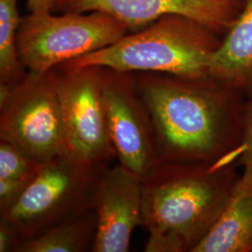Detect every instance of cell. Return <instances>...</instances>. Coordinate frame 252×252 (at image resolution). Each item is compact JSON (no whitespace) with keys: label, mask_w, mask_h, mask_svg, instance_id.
<instances>
[{"label":"cell","mask_w":252,"mask_h":252,"mask_svg":"<svg viewBox=\"0 0 252 252\" xmlns=\"http://www.w3.org/2000/svg\"><path fill=\"white\" fill-rule=\"evenodd\" d=\"M63 0H27L30 13H49L60 9Z\"/></svg>","instance_id":"obj_19"},{"label":"cell","mask_w":252,"mask_h":252,"mask_svg":"<svg viewBox=\"0 0 252 252\" xmlns=\"http://www.w3.org/2000/svg\"><path fill=\"white\" fill-rule=\"evenodd\" d=\"M35 178L0 180V214L13 207Z\"/></svg>","instance_id":"obj_17"},{"label":"cell","mask_w":252,"mask_h":252,"mask_svg":"<svg viewBox=\"0 0 252 252\" xmlns=\"http://www.w3.org/2000/svg\"><path fill=\"white\" fill-rule=\"evenodd\" d=\"M128 32L123 23L101 11L29 13L19 27V56L27 71L48 72L115 43Z\"/></svg>","instance_id":"obj_4"},{"label":"cell","mask_w":252,"mask_h":252,"mask_svg":"<svg viewBox=\"0 0 252 252\" xmlns=\"http://www.w3.org/2000/svg\"><path fill=\"white\" fill-rule=\"evenodd\" d=\"M103 99L108 133L119 163L144 180L162 160L134 73L104 67Z\"/></svg>","instance_id":"obj_8"},{"label":"cell","mask_w":252,"mask_h":252,"mask_svg":"<svg viewBox=\"0 0 252 252\" xmlns=\"http://www.w3.org/2000/svg\"><path fill=\"white\" fill-rule=\"evenodd\" d=\"M52 71L67 152L86 163L108 165L116 153L103 99L104 67H73L62 63Z\"/></svg>","instance_id":"obj_7"},{"label":"cell","mask_w":252,"mask_h":252,"mask_svg":"<svg viewBox=\"0 0 252 252\" xmlns=\"http://www.w3.org/2000/svg\"><path fill=\"white\" fill-rule=\"evenodd\" d=\"M236 161L162 162L142 180L147 252H193L224 210L239 178Z\"/></svg>","instance_id":"obj_2"},{"label":"cell","mask_w":252,"mask_h":252,"mask_svg":"<svg viewBox=\"0 0 252 252\" xmlns=\"http://www.w3.org/2000/svg\"><path fill=\"white\" fill-rule=\"evenodd\" d=\"M42 164L16 146L0 140V180L35 178Z\"/></svg>","instance_id":"obj_15"},{"label":"cell","mask_w":252,"mask_h":252,"mask_svg":"<svg viewBox=\"0 0 252 252\" xmlns=\"http://www.w3.org/2000/svg\"><path fill=\"white\" fill-rule=\"evenodd\" d=\"M133 73L162 162L238 163L246 94L210 77Z\"/></svg>","instance_id":"obj_1"},{"label":"cell","mask_w":252,"mask_h":252,"mask_svg":"<svg viewBox=\"0 0 252 252\" xmlns=\"http://www.w3.org/2000/svg\"><path fill=\"white\" fill-rule=\"evenodd\" d=\"M18 0H0V84L15 87L27 77L17 48V35L22 18Z\"/></svg>","instance_id":"obj_14"},{"label":"cell","mask_w":252,"mask_h":252,"mask_svg":"<svg viewBox=\"0 0 252 252\" xmlns=\"http://www.w3.org/2000/svg\"><path fill=\"white\" fill-rule=\"evenodd\" d=\"M247 0H63L64 12L101 11L135 32L165 15L193 19L224 36L234 26Z\"/></svg>","instance_id":"obj_9"},{"label":"cell","mask_w":252,"mask_h":252,"mask_svg":"<svg viewBox=\"0 0 252 252\" xmlns=\"http://www.w3.org/2000/svg\"><path fill=\"white\" fill-rule=\"evenodd\" d=\"M209 77L248 95L252 92V0L223 36Z\"/></svg>","instance_id":"obj_12"},{"label":"cell","mask_w":252,"mask_h":252,"mask_svg":"<svg viewBox=\"0 0 252 252\" xmlns=\"http://www.w3.org/2000/svg\"><path fill=\"white\" fill-rule=\"evenodd\" d=\"M92 204L97 216L94 252H127L142 226V180L122 164L105 167L95 181Z\"/></svg>","instance_id":"obj_10"},{"label":"cell","mask_w":252,"mask_h":252,"mask_svg":"<svg viewBox=\"0 0 252 252\" xmlns=\"http://www.w3.org/2000/svg\"><path fill=\"white\" fill-rule=\"evenodd\" d=\"M22 243L15 228L8 220L0 217V252H17Z\"/></svg>","instance_id":"obj_18"},{"label":"cell","mask_w":252,"mask_h":252,"mask_svg":"<svg viewBox=\"0 0 252 252\" xmlns=\"http://www.w3.org/2000/svg\"><path fill=\"white\" fill-rule=\"evenodd\" d=\"M96 230L95 209L86 207L25 239L17 252H93Z\"/></svg>","instance_id":"obj_13"},{"label":"cell","mask_w":252,"mask_h":252,"mask_svg":"<svg viewBox=\"0 0 252 252\" xmlns=\"http://www.w3.org/2000/svg\"><path fill=\"white\" fill-rule=\"evenodd\" d=\"M108 165L82 162L71 153L44 162L16 204L0 217L15 228L22 242L86 207H93V190Z\"/></svg>","instance_id":"obj_5"},{"label":"cell","mask_w":252,"mask_h":252,"mask_svg":"<svg viewBox=\"0 0 252 252\" xmlns=\"http://www.w3.org/2000/svg\"><path fill=\"white\" fill-rule=\"evenodd\" d=\"M193 252H252V169H244L216 224Z\"/></svg>","instance_id":"obj_11"},{"label":"cell","mask_w":252,"mask_h":252,"mask_svg":"<svg viewBox=\"0 0 252 252\" xmlns=\"http://www.w3.org/2000/svg\"><path fill=\"white\" fill-rule=\"evenodd\" d=\"M238 165H243L244 169H252V92L247 95L245 102Z\"/></svg>","instance_id":"obj_16"},{"label":"cell","mask_w":252,"mask_h":252,"mask_svg":"<svg viewBox=\"0 0 252 252\" xmlns=\"http://www.w3.org/2000/svg\"><path fill=\"white\" fill-rule=\"evenodd\" d=\"M222 40L223 36L193 19L165 15L111 45L63 63L203 79L209 77L212 60Z\"/></svg>","instance_id":"obj_3"},{"label":"cell","mask_w":252,"mask_h":252,"mask_svg":"<svg viewBox=\"0 0 252 252\" xmlns=\"http://www.w3.org/2000/svg\"><path fill=\"white\" fill-rule=\"evenodd\" d=\"M0 140L44 163L67 153L54 74L27 73L0 104Z\"/></svg>","instance_id":"obj_6"}]
</instances>
